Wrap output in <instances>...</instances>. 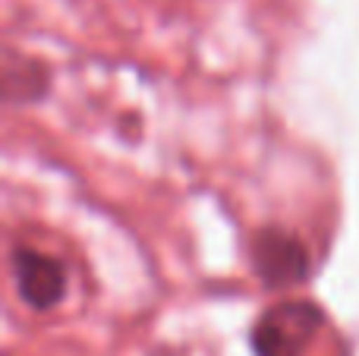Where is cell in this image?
<instances>
[{
    "label": "cell",
    "instance_id": "cell-3",
    "mask_svg": "<svg viewBox=\"0 0 359 356\" xmlns=\"http://www.w3.org/2000/svg\"><path fill=\"white\" fill-rule=\"evenodd\" d=\"M10 275L19 300L35 313H50L69 294L67 265L50 252H41L35 246H13L10 252Z\"/></svg>",
    "mask_w": 359,
    "mask_h": 356
},
{
    "label": "cell",
    "instance_id": "cell-4",
    "mask_svg": "<svg viewBox=\"0 0 359 356\" xmlns=\"http://www.w3.org/2000/svg\"><path fill=\"white\" fill-rule=\"evenodd\" d=\"M50 73L41 60L35 57H22L16 50L4 54V101L13 107L19 104H35L48 95Z\"/></svg>",
    "mask_w": 359,
    "mask_h": 356
},
{
    "label": "cell",
    "instance_id": "cell-1",
    "mask_svg": "<svg viewBox=\"0 0 359 356\" xmlns=\"http://www.w3.org/2000/svg\"><path fill=\"white\" fill-rule=\"evenodd\" d=\"M325 328V313L312 300H284L265 309L252 328L255 356H303Z\"/></svg>",
    "mask_w": 359,
    "mask_h": 356
},
{
    "label": "cell",
    "instance_id": "cell-2",
    "mask_svg": "<svg viewBox=\"0 0 359 356\" xmlns=\"http://www.w3.org/2000/svg\"><path fill=\"white\" fill-rule=\"evenodd\" d=\"M249 262L268 290H287L312 275V256L303 237L284 227H262L249 243Z\"/></svg>",
    "mask_w": 359,
    "mask_h": 356
}]
</instances>
